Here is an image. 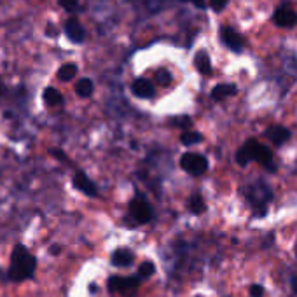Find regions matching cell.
Returning a JSON list of instances; mask_svg holds the SVG:
<instances>
[{"instance_id":"obj_1","label":"cell","mask_w":297,"mask_h":297,"mask_svg":"<svg viewBox=\"0 0 297 297\" xmlns=\"http://www.w3.org/2000/svg\"><path fill=\"white\" fill-rule=\"evenodd\" d=\"M37 268V259L30 253L25 245H16L11 255V269L9 278L14 282H23L33 276Z\"/></svg>"},{"instance_id":"obj_2","label":"cell","mask_w":297,"mask_h":297,"mask_svg":"<svg viewBox=\"0 0 297 297\" xmlns=\"http://www.w3.org/2000/svg\"><path fill=\"white\" fill-rule=\"evenodd\" d=\"M245 194H247L248 201L252 203L257 215L262 217L266 212V205L271 201V191L268 189V186H264V184L259 182V184H255V186H252L250 189H247Z\"/></svg>"},{"instance_id":"obj_3","label":"cell","mask_w":297,"mask_h":297,"mask_svg":"<svg viewBox=\"0 0 297 297\" xmlns=\"http://www.w3.org/2000/svg\"><path fill=\"white\" fill-rule=\"evenodd\" d=\"M243 147L248 152L250 159H253V161H257V163H261L262 166L269 168V171H274L273 154H271V150L266 147V145H262L257 140L250 138V140H247V144H245Z\"/></svg>"},{"instance_id":"obj_4","label":"cell","mask_w":297,"mask_h":297,"mask_svg":"<svg viewBox=\"0 0 297 297\" xmlns=\"http://www.w3.org/2000/svg\"><path fill=\"white\" fill-rule=\"evenodd\" d=\"M180 166H182V170H186L187 173L197 176V175H203L206 171L208 161H206V157L201 156V154L186 152L182 157H180Z\"/></svg>"},{"instance_id":"obj_5","label":"cell","mask_w":297,"mask_h":297,"mask_svg":"<svg viewBox=\"0 0 297 297\" xmlns=\"http://www.w3.org/2000/svg\"><path fill=\"white\" fill-rule=\"evenodd\" d=\"M140 285V276H130V278H121V276H112L109 280V290L121 292V294H133Z\"/></svg>"},{"instance_id":"obj_6","label":"cell","mask_w":297,"mask_h":297,"mask_svg":"<svg viewBox=\"0 0 297 297\" xmlns=\"http://www.w3.org/2000/svg\"><path fill=\"white\" fill-rule=\"evenodd\" d=\"M130 213L131 217L140 224H145L152 219V208H150V205L145 200H142V197H135L130 203Z\"/></svg>"},{"instance_id":"obj_7","label":"cell","mask_w":297,"mask_h":297,"mask_svg":"<svg viewBox=\"0 0 297 297\" xmlns=\"http://www.w3.org/2000/svg\"><path fill=\"white\" fill-rule=\"evenodd\" d=\"M221 41L222 44L226 47H229L231 51H234V53H240V51L243 49V37L240 35L238 32H234L232 28L229 27H222L221 28Z\"/></svg>"},{"instance_id":"obj_8","label":"cell","mask_w":297,"mask_h":297,"mask_svg":"<svg viewBox=\"0 0 297 297\" xmlns=\"http://www.w3.org/2000/svg\"><path fill=\"white\" fill-rule=\"evenodd\" d=\"M74 186H75V189H79L81 192H84L86 196H91V197L98 196L96 186H94L93 180L89 179L84 171H77V173L74 175Z\"/></svg>"},{"instance_id":"obj_9","label":"cell","mask_w":297,"mask_h":297,"mask_svg":"<svg viewBox=\"0 0 297 297\" xmlns=\"http://www.w3.org/2000/svg\"><path fill=\"white\" fill-rule=\"evenodd\" d=\"M274 23L282 28H290L297 25V14L292 9H288V7L280 6L276 12H274Z\"/></svg>"},{"instance_id":"obj_10","label":"cell","mask_w":297,"mask_h":297,"mask_svg":"<svg viewBox=\"0 0 297 297\" xmlns=\"http://www.w3.org/2000/svg\"><path fill=\"white\" fill-rule=\"evenodd\" d=\"M65 33L72 42H75V44H81V42H84V38H86V30L77 19L65 21Z\"/></svg>"},{"instance_id":"obj_11","label":"cell","mask_w":297,"mask_h":297,"mask_svg":"<svg viewBox=\"0 0 297 297\" xmlns=\"http://www.w3.org/2000/svg\"><path fill=\"white\" fill-rule=\"evenodd\" d=\"M131 89H133V93H135V96H138V98H152L154 93H156L154 84L147 79H142V77L133 83Z\"/></svg>"},{"instance_id":"obj_12","label":"cell","mask_w":297,"mask_h":297,"mask_svg":"<svg viewBox=\"0 0 297 297\" xmlns=\"http://www.w3.org/2000/svg\"><path fill=\"white\" fill-rule=\"evenodd\" d=\"M194 65L197 68V72H201L203 75L212 74V63H210V58L206 51H197L194 56Z\"/></svg>"},{"instance_id":"obj_13","label":"cell","mask_w":297,"mask_h":297,"mask_svg":"<svg viewBox=\"0 0 297 297\" xmlns=\"http://www.w3.org/2000/svg\"><path fill=\"white\" fill-rule=\"evenodd\" d=\"M238 93V88L234 84H219L212 89V98L213 100H224L227 96H234Z\"/></svg>"},{"instance_id":"obj_14","label":"cell","mask_w":297,"mask_h":297,"mask_svg":"<svg viewBox=\"0 0 297 297\" xmlns=\"http://www.w3.org/2000/svg\"><path fill=\"white\" fill-rule=\"evenodd\" d=\"M268 138L273 142V144L282 145L283 142H287L290 138V131L283 126H273V128H269V131H268Z\"/></svg>"},{"instance_id":"obj_15","label":"cell","mask_w":297,"mask_h":297,"mask_svg":"<svg viewBox=\"0 0 297 297\" xmlns=\"http://www.w3.org/2000/svg\"><path fill=\"white\" fill-rule=\"evenodd\" d=\"M133 262V253L128 250V248H119L112 253V264L119 266V268H124V266H130Z\"/></svg>"},{"instance_id":"obj_16","label":"cell","mask_w":297,"mask_h":297,"mask_svg":"<svg viewBox=\"0 0 297 297\" xmlns=\"http://www.w3.org/2000/svg\"><path fill=\"white\" fill-rule=\"evenodd\" d=\"M93 89H94V86H93V81H91V79H81L79 83H77V86H75V93L79 94L81 98L91 96Z\"/></svg>"},{"instance_id":"obj_17","label":"cell","mask_w":297,"mask_h":297,"mask_svg":"<svg viewBox=\"0 0 297 297\" xmlns=\"http://www.w3.org/2000/svg\"><path fill=\"white\" fill-rule=\"evenodd\" d=\"M77 74V67L74 63H65L62 68L58 70V79L63 81V83H68V81H72Z\"/></svg>"},{"instance_id":"obj_18","label":"cell","mask_w":297,"mask_h":297,"mask_svg":"<svg viewBox=\"0 0 297 297\" xmlns=\"http://www.w3.org/2000/svg\"><path fill=\"white\" fill-rule=\"evenodd\" d=\"M44 102L51 107L60 105V103L63 102L62 93H60L58 89H54V88H46L44 89Z\"/></svg>"},{"instance_id":"obj_19","label":"cell","mask_w":297,"mask_h":297,"mask_svg":"<svg viewBox=\"0 0 297 297\" xmlns=\"http://www.w3.org/2000/svg\"><path fill=\"white\" fill-rule=\"evenodd\" d=\"M189 208H191V212L196 213V215L203 213L205 210H206V205H205L203 197H201L200 194H194V196L191 197V200H189Z\"/></svg>"},{"instance_id":"obj_20","label":"cell","mask_w":297,"mask_h":297,"mask_svg":"<svg viewBox=\"0 0 297 297\" xmlns=\"http://www.w3.org/2000/svg\"><path fill=\"white\" fill-rule=\"evenodd\" d=\"M201 140H203V135L197 131H186L180 136V142H182L184 145H194V144H200Z\"/></svg>"},{"instance_id":"obj_21","label":"cell","mask_w":297,"mask_h":297,"mask_svg":"<svg viewBox=\"0 0 297 297\" xmlns=\"http://www.w3.org/2000/svg\"><path fill=\"white\" fill-rule=\"evenodd\" d=\"M154 271H156V268H154V264L150 261H145L140 264L138 268V276L140 278H150L154 274Z\"/></svg>"},{"instance_id":"obj_22","label":"cell","mask_w":297,"mask_h":297,"mask_svg":"<svg viewBox=\"0 0 297 297\" xmlns=\"http://www.w3.org/2000/svg\"><path fill=\"white\" fill-rule=\"evenodd\" d=\"M156 83L159 86H168L171 83V74L168 70H165V68H161V70L156 72Z\"/></svg>"},{"instance_id":"obj_23","label":"cell","mask_w":297,"mask_h":297,"mask_svg":"<svg viewBox=\"0 0 297 297\" xmlns=\"http://www.w3.org/2000/svg\"><path fill=\"white\" fill-rule=\"evenodd\" d=\"M252 159H250V156H248V152L245 150V147H242L236 152V163H238L240 166H247L248 163H250Z\"/></svg>"},{"instance_id":"obj_24","label":"cell","mask_w":297,"mask_h":297,"mask_svg":"<svg viewBox=\"0 0 297 297\" xmlns=\"http://www.w3.org/2000/svg\"><path fill=\"white\" fill-rule=\"evenodd\" d=\"M208 4L215 12H221L222 9H226V6L229 4V0H208Z\"/></svg>"},{"instance_id":"obj_25","label":"cell","mask_w":297,"mask_h":297,"mask_svg":"<svg viewBox=\"0 0 297 297\" xmlns=\"http://www.w3.org/2000/svg\"><path fill=\"white\" fill-rule=\"evenodd\" d=\"M58 4L67 11H74L79 6V0H58Z\"/></svg>"},{"instance_id":"obj_26","label":"cell","mask_w":297,"mask_h":297,"mask_svg":"<svg viewBox=\"0 0 297 297\" xmlns=\"http://www.w3.org/2000/svg\"><path fill=\"white\" fill-rule=\"evenodd\" d=\"M250 294L253 297H262V294H264V288H262L261 285H252L250 287Z\"/></svg>"},{"instance_id":"obj_27","label":"cell","mask_w":297,"mask_h":297,"mask_svg":"<svg viewBox=\"0 0 297 297\" xmlns=\"http://www.w3.org/2000/svg\"><path fill=\"white\" fill-rule=\"evenodd\" d=\"M173 123H175V124H180V126H191V119H189V117H180V119H175Z\"/></svg>"},{"instance_id":"obj_28","label":"cell","mask_w":297,"mask_h":297,"mask_svg":"<svg viewBox=\"0 0 297 297\" xmlns=\"http://www.w3.org/2000/svg\"><path fill=\"white\" fill-rule=\"evenodd\" d=\"M192 4H194V6L197 7V9H205V6H206V2L205 0H191Z\"/></svg>"},{"instance_id":"obj_29","label":"cell","mask_w":297,"mask_h":297,"mask_svg":"<svg viewBox=\"0 0 297 297\" xmlns=\"http://www.w3.org/2000/svg\"><path fill=\"white\" fill-rule=\"evenodd\" d=\"M51 154H54V156L58 157V159H65V154H63L62 150H56V149H53V150H51Z\"/></svg>"},{"instance_id":"obj_30","label":"cell","mask_w":297,"mask_h":297,"mask_svg":"<svg viewBox=\"0 0 297 297\" xmlns=\"http://www.w3.org/2000/svg\"><path fill=\"white\" fill-rule=\"evenodd\" d=\"M47 33H49V35H56V33H58V30H56L53 25H49V27H47Z\"/></svg>"},{"instance_id":"obj_31","label":"cell","mask_w":297,"mask_h":297,"mask_svg":"<svg viewBox=\"0 0 297 297\" xmlns=\"http://www.w3.org/2000/svg\"><path fill=\"white\" fill-rule=\"evenodd\" d=\"M49 252L53 253V255H58V252H60V247H58V245H54V247H51V248H49Z\"/></svg>"},{"instance_id":"obj_32","label":"cell","mask_w":297,"mask_h":297,"mask_svg":"<svg viewBox=\"0 0 297 297\" xmlns=\"http://www.w3.org/2000/svg\"><path fill=\"white\" fill-rule=\"evenodd\" d=\"M292 288H294V292L297 294V276L292 278Z\"/></svg>"},{"instance_id":"obj_33","label":"cell","mask_w":297,"mask_h":297,"mask_svg":"<svg viewBox=\"0 0 297 297\" xmlns=\"http://www.w3.org/2000/svg\"><path fill=\"white\" fill-rule=\"evenodd\" d=\"M2 91H4V86H2V83H0V94H2Z\"/></svg>"},{"instance_id":"obj_34","label":"cell","mask_w":297,"mask_h":297,"mask_svg":"<svg viewBox=\"0 0 297 297\" xmlns=\"http://www.w3.org/2000/svg\"><path fill=\"white\" fill-rule=\"evenodd\" d=\"M180 2H189V0H180Z\"/></svg>"}]
</instances>
